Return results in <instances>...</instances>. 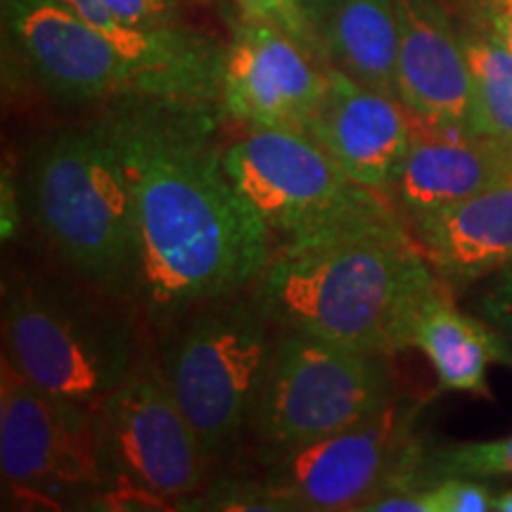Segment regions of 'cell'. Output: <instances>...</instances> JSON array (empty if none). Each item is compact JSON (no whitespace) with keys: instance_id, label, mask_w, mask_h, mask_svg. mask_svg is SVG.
I'll return each instance as SVG.
<instances>
[{"instance_id":"1","label":"cell","mask_w":512,"mask_h":512,"mask_svg":"<svg viewBox=\"0 0 512 512\" xmlns=\"http://www.w3.org/2000/svg\"><path fill=\"white\" fill-rule=\"evenodd\" d=\"M219 107L136 95L95 119L136 197V302L159 328L252 287L275 252L271 230L223 166Z\"/></svg>"},{"instance_id":"2","label":"cell","mask_w":512,"mask_h":512,"mask_svg":"<svg viewBox=\"0 0 512 512\" xmlns=\"http://www.w3.org/2000/svg\"><path fill=\"white\" fill-rule=\"evenodd\" d=\"M448 287L401 219L273 252L254 297L283 330L363 354L413 349L427 304Z\"/></svg>"},{"instance_id":"3","label":"cell","mask_w":512,"mask_h":512,"mask_svg":"<svg viewBox=\"0 0 512 512\" xmlns=\"http://www.w3.org/2000/svg\"><path fill=\"white\" fill-rule=\"evenodd\" d=\"M24 202L64 264L107 297L136 302V197L98 121L38 145L24 176Z\"/></svg>"},{"instance_id":"4","label":"cell","mask_w":512,"mask_h":512,"mask_svg":"<svg viewBox=\"0 0 512 512\" xmlns=\"http://www.w3.org/2000/svg\"><path fill=\"white\" fill-rule=\"evenodd\" d=\"M238 294L178 318L181 328L162 349L171 394L214 467L235 456L254 427L275 347V323L264 306L256 297Z\"/></svg>"},{"instance_id":"5","label":"cell","mask_w":512,"mask_h":512,"mask_svg":"<svg viewBox=\"0 0 512 512\" xmlns=\"http://www.w3.org/2000/svg\"><path fill=\"white\" fill-rule=\"evenodd\" d=\"M3 356L38 387L95 413L136 361L131 325L41 280H5Z\"/></svg>"},{"instance_id":"6","label":"cell","mask_w":512,"mask_h":512,"mask_svg":"<svg viewBox=\"0 0 512 512\" xmlns=\"http://www.w3.org/2000/svg\"><path fill=\"white\" fill-rule=\"evenodd\" d=\"M223 166L271 230L275 249L399 219L389 197L344 174L306 133L249 131L223 150Z\"/></svg>"},{"instance_id":"7","label":"cell","mask_w":512,"mask_h":512,"mask_svg":"<svg viewBox=\"0 0 512 512\" xmlns=\"http://www.w3.org/2000/svg\"><path fill=\"white\" fill-rule=\"evenodd\" d=\"M392 399L389 356L285 330L273 347L252 432L268 465L294 448L349 430Z\"/></svg>"},{"instance_id":"8","label":"cell","mask_w":512,"mask_h":512,"mask_svg":"<svg viewBox=\"0 0 512 512\" xmlns=\"http://www.w3.org/2000/svg\"><path fill=\"white\" fill-rule=\"evenodd\" d=\"M418 408L394 396L382 411L349 430L285 453L268 463L264 486L278 512L363 508L389 491L437 482L415 437Z\"/></svg>"},{"instance_id":"9","label":"cell","mask_w":512,"mask_h":512,"mask_svg":"<svg viewBox=\"0 0 512 512\" xmlns=\"http://www.w3.org/2000/svg\"><path fill=\"white\" fill-rule=\"evenodd\" d=\"M100 453L112 494L107 501H152L183 510L209 486L214 463L190 427L164 370L147 358L95 411Z\"/></svg>"},{"instance_id":"10","label":"cell","mask_w":512,"mask_h":512,"mask_svg":"<svg viewBox=\"0 0 512 512\" xmlns=\"http://www.w3.org/2000/svg\"><path fill=\"white\" fill-rule=\"evenodd\" d=\"M0 470L10 501L62 510L74 501H107L112 482L91 408L27 380L0 363Z\"/></svg>"},{"instance_id":"11","label":"cell","mask_w":512,"mask_h":512,"mask_svg":"<svg viewBox=\"0 0 512 512\" xmlns=\"http://www.w3.org/2000/svg\"><path fill=\"white\" fill-rule=\"evenodd\" d=\"M3 31L34 79L67 105H110L157 83L64 0H3Z\"/></svg>"},{"instance_id":"12","label":"cell","mask_w":512,"mask_h":512,"mask_svg":"<svg viewBox=\"0 0 512 512\" xmlns=\"http://www.w3.org/2000/svg\"><path fill=\"white\" fill-rule=\"evenodd\" d=\"M328 95L325 64L285 31L240 15L223 53L221 110L249 131H309Z\"/></svg>"},{"instance_id":"13","label":"cell","mask_w":512,"mask_h":512,"mask_svg":"<svg viewBox=\"0 0 512 512\" xmlns=\"http://www.w3.org/2000/svg\"><path fill=\"white\" fill-rule=\"evenodd\" d=\"M325 74L328 95L306 136L363 188L392 197L415 117L396 95L373 91L330 64Z\"/></svg>"},{"instance_id":"14","label":"cell","mask_w":512,"mask_h":512,"mask_svg":"<svg viewBox=\"0 0 512 512\" xmlns=\"http://www.w3.org/2000/svg\"><path fill=\"white\" fill-rule=\"evenodd\" d=\"M396 12L401 102L422 124L472 131V79L460 31L439 0H396Z\"/></svg>"},{"instance_id":"15","label":"cell","mask_w":512,"mask_h":512,"mask_svg":"<svg viewBox=\"0 0 512 512\" xmlns=\"http://www.w3.org/2000/svg\"><path fill=\"white\" fill-rule=\"evenodd\" d=\"M508 183H512V140L446 131L415 119L411 147L392 197L413 219Z\"/></svg>"},{"instance_id":"16","label":"cell","mask_w":512,"mask_h":512,"mask_svg":"<svg viewBox=\"0 0 512 512\" xmlns=\"http://www.w3.org/2000/svg\"><path fill=\"white\" fill-rule=\"evenodd\" d=\"M415 240L446 285L512 266V183L411 219Z\"/></svg>"},{"instance_id":"17","label":"cell","mask_w":512,"mask_h":512,"mask_svg":"<svg viewBox=\"0 0 512 512\" xmlns=\"http://www.w3.org/2000/svg\"><path fill=\"white\" fill-rule=\"evenodd\" d=\"M76 15L105 34L157 83L164 98L221 105V69L226 48L188 27L145 31L121 24L105 0H64Z\"/></svg>"},{"instance_id":"18","label":"cell","mask_w":512,"mask_h":512,"mask_svg":"<svg viewBox=\"0 0 512 512\" xmlns=\"http://www.w3.org/2000/svg\"><path fill=\"white\" fill-rule=\"evenodd\" d=\"M413 349H420L437 373L444 392H460L489 399V366L512 368V351L503 337L475 313H463L444 287L427 304L413 335Z\"/></svg>"},{"instance_id":"19","label":"cell","mask_w":512,"mask_h":512,"mask_svg":"<svg viewBox=\"0 0 512 512\" xmlns=\"http://www.w3.org/2000/svg\"><path fill=\"white\" fill-rule=\"evenodd\" d=\"M320 46L325 64L373 91L399 98L396 0H337L320 27Z\"/></svg>"},{"instance_id":"20","label":"cell","mask_w":512,"mask_h":512,"mask_svg":"<svg viewBox=\"0 0 512 512\" xmlns=\"http://www.w3.org/2000/svg\"><path fill=\"white\" fill-rule=\"evenodd\" d=\"M472 79V131L512 140V53L489 31H460Z\"/></svg>"},{"instance_id":"21","label":"cell","mask_w":512,"mask_h":512,"mask_svg":"<svg viewBox=\"0 0 512 512\" xmlns=\"http://www.w3.org/2000/svg\"><path fill=\"white\" fill-rule=\"evenodd\" d=\"M432 477L463 475L477 479L512 477V434L489 441H470L451 448H439L427 456Z\"/></svg>"},{"instance_id":"22","label":"cell","mask_w":512,"mask_h":512,"mask_svg":"<svg viewBox=\"0 0 512 512\" xmlns=\"http://www.w3.org/2000/svg\"><path fill=\"white\" fill-rule=\"evenodd\" d=\"M238 8L240 15L259 19V22H266L275 29L285 31L304 50H309L313 57L323 60V46H320L318 29L306 17L299 0H238Z\"/></svg>"},{"instance_id":"23","label":"cell","mask_w":512,"mask_h":512,"mask_svg":"<svg viewBox=\"0 0 512 512\" xmlns=\"http://www.w3.org/2000/svg\"><path fill=\"white\" fill-rule=\"evenodd\" d=\"M430 512H489L496 494L477 477L446 475L425 486Z\"/></svg>"},{"instance_id":"24","label":"cell","mask_w":512,"mask_h":512,"mask_svg":"<svg viewBox=\"0 0 512 512\" xmlns=\"http://www.w3.org/2000/svg\"><path fill=\"white\" fill-rule=\"evenodd\" d=\"M183 510H264L278 512L264 482H216L190 498Z\"/></svg>"},{"instance_id":"25","label":"cell","mask_w":512,"mask_h":512,"mask_svg":"<svg viewBox=\"0 0 512 512\" xmlns=\"http://www.w3.org/2000/svg\"><path fill=\"white\" fill-rule=\"evenodd\" d=\"M192 0H105L114 17L133 29H181L185 8Z\"/></svg>"},{"instance_id":"26","label":"cell","mask_w":512,"mask_h":512,"mask_svg":"<svg viewBox=\"0 0 512 512\" xmlns=\"http://www.w3.org/2000/svg\"><path fill=\"white\" fill-rule=\"evenodd\" d=\"M472 311L486 320L512 351V266L489 275L484 290L472 304Z\"/></svg>"},{"instance_id":"27","label":"cell","mask_w":512,"mask_h":512,"mask_svg":"<svg viewBox=\"0 0 512 512\" xmlns=\"http://www.w3.org/2000/svg\"><path fill=\"white\" fill-rule=\"evenodd\" d=\"M472 24L489 31L512 53V0H465Z\"/></svg>"},{"instance_id":"28","label":"cell","mask_w":512,"mask_h":512,"mask_svg":"<svg viewBox=\"0 0 512 512\" xmlns=\"http://www.w3.org/2000/svg\"><path fill=\"white\" fill-rule=\"evenodd\" d=\"M299 3H302L306 17L311 19V24L318 29V34H320V27H323L325 19L330 17L332 8L337 5V0H299Z\"/></svg>"},{"instance_id":"29","label":"cell","mask_w":512,"mask_h":512,"mask_svg":"<svg viewBox=\"0 0 512 512\" xmlns=\"http://www.w3.org/2000/svg\"><path fill=\"white\" fill-rule=\"evenodd\" d=\"M494 510L512 512V489H505V491H501V494H496Z\"/></svg>"}]
</instances>
